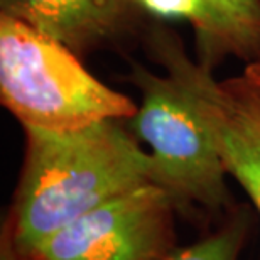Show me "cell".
I'll return each instance as SVG.
<instances>
[{
    "mask_svg": "<svg viewBox=\"0 0 260 260\" xmlns=\"http://www.w3.org/2000/svg\"><path fill=\"white\" fill-rule=\"evenodd\" d=\"M174 203L145 184L68 223L15 260H160L176 248Z\"/></svg>",
    "mask_w": 260,
    "mask_h": 260,
    "instance_id": "cell-5",
    "label": "cell"
},
{
    "mask_svg": "<svg viewBox=\"0 0 260 260\" xmlns=\"http://www.w3.org/2000/svg\"><path fill=\"white\" fill-rule=\"evenodd\" d=\"M0 260H15L12 248H10V243L2 233H0Z\"/></svg>",
    "mask_w": 260,
    "mask_h": 260,
    "instance_id": "cell-10",
    "label": "cell"
},
{
    "mask_svg": "<svg viewBox=\"0 0 260 260\" xmlns=\"http://www.w3.org/2000/svg\"><path fill=\"white\" fill-rule=\"evenodd\" d=\"M253 213L248 206H235L223 223L188 247L174 248L160 260H240L252 233Z\"/></svg>",
    "mask_w": 260,
    "mask_h": 260,
    "instance_id": "cell-8",
    "label": "cell"
},
{
    "mask_svg": "<svg viewBox=\"0 0 260 260\" xmlns=\"http://www.w3.org/2000/svg\"><path fill=\"white\" fill-rule=\"evenodd\" d=\"M196 61L208 70L228 58L260 59V0H206V22L194 34Z\"/></svg>",
    "mask_w": 260,
    "mask_h": 260,
    "instance_id": "cell-7",
    "label": "cell"
},
{
    "mask_svg": "<svg viewBox=\"0 0 260 260\" xmlns=\"http://www.w3.org/2000/svg\"><path fill=\"white\" fill-rule=\"evenodd\" d=\"M128 81L142 100L127 125L149 147L152 184L171 198L178 215H228L237 205L226 168L186 86L168 71L159 75L137 63Z\"/></svg>",
    "mask_w": 260,
    "mask_h": 260,
    "instance_id": "cell-3",
    "label": "cell"
},
{
    "mask_svg": "<svg viewBox=\"0 0 260 260\" xmlns=\"http://www.w3.org/2000/svg\"><path fill=\"white\" fill-rule=\"evenodd\" d=\"M25 147L2 226L14 253L115 198L152 184L150 155L123 120L51 132L24 128Z\"/></svg>",
    "mask_w": 260,
    "mask_h": 260,
    "instance_id": "cell-1",
    "label": "cell"
},
{
    "mask_svg": "<svg viewBox=\"0 0 260 260\" xmlns=\"http://www.w3.org/2000/svg\"><path fill=\"white\" fill-rule=\"evenodd\" d=\"M145 12L155 19H184L194 34L206 22V0H137Z\"/></svg>",
    "mask_w": 260,
    "mask_h": 260,
    "instance_id": "cell-9",
    "label": "cell"
},
{
    "mask_svg": "<svg viewBox=\"0 0 260 260\" xmlns=\"http://www.w3.org/2000/svg\"><path fill=\"white\" fill-rule=\"evenodd\" d=\"M0 100L22 128L68 132L127 122L137 103L93 76L81 58L29 25L0 15Z\"/></svg>",
    "mask_w": 260,
    "mask_h": 260,
    "instance_id": "cell-2",
    "label": "cell"
},
{
    "mask_svg": "<svg viewBox=\"0 0 260 260\" xmlns=\"http://www.w3.org/2000/svg\"><path fill=\"white\" fill-rule=\"evenodd\" d=\"M0 15L58 41L80 58L125 44L150 27L137 0H0Z\"/></svg>",
    "mask_w": 260,
    "mask_h": 260,
    "instance_id": "cell-6",
    "label": "cell"
},
{
    "mask_svg": "<svg viewBox=\"0 0 260 260\" xmlns=\"http://www.w3.org/2000/svg\"><path fill=\"white\" fill-rule=\"evenodd\" d=\"M152 58L186 86L215 139L228 176L235 178L260 216V59L218 81L189 58L179 36L152 22L144 36Z\"/></svg>",
    "mask_w": 260,
    "mask_h": 260,
    "instance_id": "cell-4",
    "label": "cell"
}]
</instances>
